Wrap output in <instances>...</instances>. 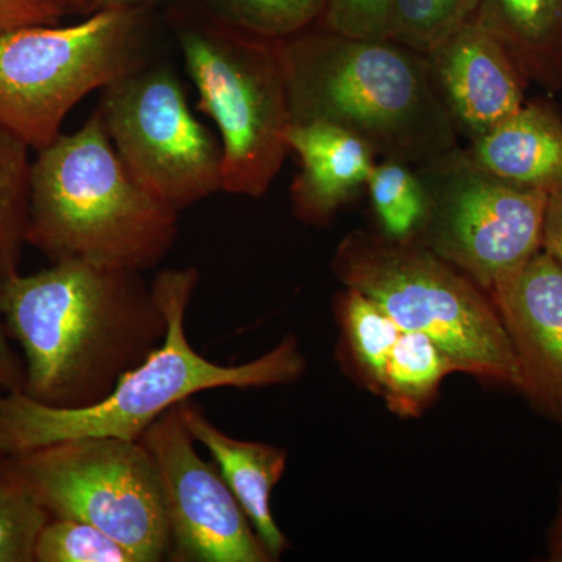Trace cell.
<instances>
[{
  "label": "cell",
  "mask_w": 562,
  "mask_h": 562,
  "mask_svg": "<svg viewBox=\"0 0 562 562\" xmlns=\"http://www.w3.org/2000/svg\"><path fill=\"white\" fill-rule=\"evenodd\" d=\"M0 321L21 349L22 394L58 409L102 402L168 331L144 273L83 261L18 273L0 291Z\"/></svg>",
  "instance_id": "1"
},
{
  "label": "cell",
  "mask_w": 562,
  "mask_h": 562,
  "mask_svg": "<svg viewBox=\"0 0 562 562\" xmlns=\"http://www.w3.org/2000/svg\"><path fill=\"white\" fill-rule=\"evenodd\" d=\"M199 281L201 273L192 266L166 269L155 277L151 288L168 319L165 341L124 373L102 402L90 408L58 409L22 392L0 391V450L18 454L77 438L139 441L162 414L201 392L265 390L302 379L308 362L294 335L268 353L236 366L217 364L192 349L187 314Z\"/></svg>",
  "instance_id": "2"
},
{
  "label": "cell",
  "mask_w": 562,
  "mask_h": 562,
  "mask_svg": "<svg viewBox=\"0 0 562 562\" xmlns=\"http://www.w3.org/2000/svg\"><path fill=\"white\" fill-rule=\"evenodd\" d=\"M281 49L292 122H330L376 157L414 168L460 147L422 52L317 24L281 41Z\"/></svg>",
  "instance_id": "3"
},
{
  "label": "cell",
  "mask_w": 562,
  "mask_h": 562,
  "mask_svg": "<svg viewBox=\"0 0 562 562\" xmlns=\"http://www.w3.org/2000/svg\"><path fill=\"white\" fill-rule=\"evenodd\" d=\"M179 217L128 171L99 106L79 131L36 151L27 244L50 262L151 271L176 246Z\"/></svg>",
  "instance_id": "4"
},
{
  "label": "cell",
  "mask_w": 562,
  "mask_h": 562,
  "mask_svg": "<svg viewBox=\"0 0 562 562\" xmlns=\"http://www.w3.org/2000/svg\"><path fill=\"white\" fill-rule=\"evenodd\" d=\"M198 110L216 125L222 191L262 198L290 154V99L281 41L225 24L198 2L169 11Z\"/></svg>",
  "instance_id": "5"
},
{
  "label": "cell",
  "mask_w": 562,
  "mask_h": 562,
  "mask_svg": "<svg viewBox=\"0 0 562 562\" xmlns=\"http://www.w3.org/2000/svg\"><path fill=\"white\" fill-rule=\"evenodd\" d=\"M331 269L344 288L379 303L403 330L428 336L458 372L519 390L512 339L490 294L424 244L351 232Z\"/></svg>",
  "instance_id": "6"
},
{
  "label": "cell",
  "mask_w": 562,
  "mask_h": 562,
  "mask_svg": "<svg viewBox=\"0 0 562 562\" xmlns=\"http://www.w3.org/2000/svg\"><path fill=\"white\" fill-rule=\"evenodd\" d=\"M149 13L102 9L0 36V124L32 150L49 146L81 99L149 60Z\"/></svg>",
  "instance_id": "7"
},
{
  "label": "cell",
  "mask_w": 562,
  "mask_h": 562,
  "mask_svg": "<svg viewBox=\"0 0 562 562\" xmlns=\"http://www.w3.org/2000/svg\"><path fill=\"white\" fill-rule=\"evenodd\" d=\"M52 519L101 528L138 562L168 560V517L157 468L139 441L77 438L13 454Z\"/></svg>",
  "instance_id": "8"
},
{
  "label": "cell",
  "mask_w": 562,
  "mask_h": 562,
  "mask_svg": "<svg viewBox=\"0 0 562 562\" xmlns=\"http://www.w3.org/2000/svg\"><path fill=\"white\" fill-rule=\"evenodd\" d=\"M102 91L111 143L144 190L177 213L222 191L221 139L171 66L147 60Z\"/></svg>",
  "instance_id": "9"
},
{
  "label": "cell",
  "mask_w": 562,
  "mask_h": 562,
  "mask_svg": "<svg viewBox=\"0 0 562 562\" xmlns=\"http://www.w3.org/2000/svg\"><path fill=\"white\" fill-rule=\"evenodd\" d=\"M416 169L431 201L419 243L482 290L542 250L546 192L482 171L461 147Z\"/></svg>",
  "instance_id": "10"
},
{
  "label": "cell",
  "mask_w": 562,
  "mask_h": 562,
  "mask_svg": "<svg viewBox=\"0 0 562 562\" xmlns=\"http://www.w3.org/2000/svg\"><path fill=\"white\" fill-rule=\"evenodd\" d=\"M139 442L160 479L173 562H272L216 462L195 449L181 403L151 424Z\"/></svg>",
  "instance_id": "11"
},
{
  "label": "cell",
  "mask_w": 562,
  "mask_h": 562,
  "mask_svg": "<svg viewBox=\"0 0 562 562\" xmlns=\"http://www.w3.org/2000/svg\"><path fill=\"white\" fill-rule=\"evenodd\" d=\"M512 339L519 390L562 424V265L549 251L503 276L487 292Z\"/></svg>",
  "instance_id": "12"
},
{
  "label": "cell",
  "mask_w": 562,
  "mask_h": 562,
  "mask_svg": "<svg viewBox=\"0 0 562 562\" xmlns=\"http://www.w3.org/2000/svg\"><path fill=\"white\" fill-rule=\"evenodd\" d=\"M432 87L458 135H486L527 101L528 80L512 55L471 20L425 54Z\"/></svg>",
  "instance_id": "13"
},
{
  "label": "cell",
  "mask_w": 562,
  "mask_h": 562,
  "mask_svg": "<svg viewBox=\"0 0 562 562\" xmlns=\"http://www.w3.org/2000/svg\"><path fill=\"white\" fill-rule=\"evenodd\" d=\"M288 147L301 160L291 184L295 217L316 227L360 194L375 166L369 144L330 122H291Z\"/></svg>",
  "instance_id": "14"
},
{
  "label": "cell",
  "mask_w": 562,
  "mask_h": 562,
  "mask_svg": "<svg viewBox=\"0 0 562 562\" xmlns=\"http://www.w3.org/2000/svg\"><path fill=\"white\" fill-rule=\"evenodd\" d=\"M184 424L195 442L209 450L225 482L273 561H279L290 542L272 514V492L288 468V452L272 443L244 441L217 428L198 402H181Z\"/></svg>",
  "instance_id": "15"
},
{
  "label": "cell",
  "mask_w": 562,
  "mask_h": 562,
  "mask_svg": "<svg viewBox=\"0 0 562 562\" xmlns=\"http://www.w3.org/2000/svg\"><path fill=\"white\" fill-rule=\"evenodd\" d=\"M462 150L476 168L509 183L546 194L562 188V116L549 99L525 101Z\"/></svg>",
  "instance_id": "16"
},
{
  "label": "cell",
  "mask_w": 562,
  "mask_h": 562,
  "mask_svg": "<svg viewBox=\"0 0 562 562\" xmlns=\"http://www.w3.org/2000/svg\"><path fill=\"white\" fill-rule=\"evenodd\" d=\"M473 20L501 41L528 83L562 90V0H476Z\"/></svg>",
  "instance_id": "17"
},
{
  "label": "cell",
  "mask_w": 562,
  "mask_h": 562,
  "mask_svg": "<svg viewBox=\"0 0 562 562\" xmlns=\"http://www.w3.org/2000/svg\"><path fill=\"white\" fill-rule=\"evenodd\" d=\"M333 313L339 364L366 391L380 395L384 369L403 328L379 303L351 288L336 292Z\"/></svg>",
  "instance_id": "18"
},
{
  "label": "cell",
  "mask_w": 562,
  "mask_h": 562,
  "mask_svg": "<svg viewBox=\"0 0 562 562\" xmlns=\"http://www.w3.org/2000/svg\"><path fill=\"white\" fill-rule=\"evenodd\" d=\"M458 372L428 336L403 330L384 369L379 397L402 419H416L438 398L443 380Z\"/></svg>",
  "instance_id": "19"
},
{
  "label": "cell",
  "mask_w": 562,
  "mask_h": 562,
  "mask_svg": "<svg viewBox=\"0 0 562 562\" xmlns=\"http://www.w3.org/2000/svg\"><path fill=\"white\" fill-rule=\"evenodd\" d=\"M31 147L0 124V291L18 273L31 225Z\"/></svg>",
  "instance_id": "20"
},
{
  "label": "cell",
  "mask_w": 562,
  "mask_h": 562,
  "mask_svg": "<svg viewBox=\"0 0 562 562\" xmlns=\"http://www.w3.org/2000/svg\"><path fill=\"white\" fill-rule=\"evenodd\" d=\"M366 190L376 232L395 241H419L430 220L431 201L427 184L414 166L383 158L373 166Z\"/></svg>",
  "instance_id": "21"
},
{
  "label": "cell",
  "mask_w": 562,
  "mask_h": 562,
  "mask_svg": "<svg viewBox=\"0 0 562 562\" xmlns=\"http://www.w3.org/2000/svg\"><path fill=\"white\" fill-rule=\"evenodd\" d=\"M50 519L13 454L0 450V562H35L36 539Z\"/></svg>",
  "instance_id": "22"
},
{
  "label": "cell",
  "mask_w": 562,
  "mask_h": 562,
  "mask_svg": "<svg viewBox=\"0 0 562 562\" xmlns=\"http://www.w3.org/2000/svg\"><path fill=\"white\" fill-rule=\"evenodd\" d=\"M233 27L284 40L319 24L327 0H195Z\"/></svg>",
  "instance_id": "23"
},
{
  "label": "cell",
  "mask_w": 562,
  "mask_h": 562,
  "mask_svg": "<svg viewBox=\"0 0 562 562\" xmlns=\"http://www.w3.org/2000/svg\"><path fill=\"white\" fill-rule=\"evenodd\" d=\"M35 562H138L131 550L94 525L50 519L41 530Z\"/></svg>",
  "instance_id": "24"
},
{
  "label": "cell",
  "mask_w": 562,
  "mask_h": 562,
  "mask_svg": "<svg viewBox=\"0 0 562 562\" xmlns=\"http://www.w3.org/2000/svg\"><path fill=\"white\" fill-rule=\"evenodd\" d=\"M476 0H394L392 40L427 54L428 50L473 20Z\"/></svg>",
  "instance_id": "25"
},
{
  "label": "cell",
  "mask_w": 562,
  "mask_h": 562,
  "mask_svg": "<svg viewBox=\"0 0 562 562\" xmlns=\"http://www.w3.org/2000/svg\"><path fill=\"white\" fill-rule=\"evenodd\" d=\"M362 40H392L394 0H327L319 24Z\"/></svg>",
  "instance_id": "26"
},
{
  "label": "cell",
  "mask_w": 562,
  "mask_h": 562,
  "mask_svg": "<svg viewBox=\"0 0 562 562\" xmlns=\"http://www.w3.org/2000/svg\"><path fill=\"white\" fill-rule=\"evenodd\" d=\"M66 14L60 0H0V36L33 25H58Z\"/></svg>",
  "instance_id": "27"
},
{
  "label": "cell",
  "mask_w": 562,
  "mask_h": 562,
  "mask_svg": "<svg viewBox=\"0 0 562 562\" xmlns=\"http://www.w3.org/2000/svg\"><path fill=\"white\" fill-rule=\"evenodd\" d=\"M25 369L20 351L11 346V339L0 321V391H24Z\"/></svg>",
  "instance_id": "28"
},
{
  "label": "cell",
  "mask_w": 562,
  "mask_h": 562,
  "mask_svg": "<svg viewBox=\"0 0 562 562\" xmlns=\"http://www.w3.org/2000/svg\"><path fill=\"white\" fill-rule=\"evenodd\" d=\"M542 249L562 265V188L547 199Z\"/></svg>",
  "instance_id": "29"
},
{
  "label": "cell",
  "mask_w": 562,
  "mask_h": 562,
  "mask_svg": "<svg viewBox=\"0 0 562 562\" xmlns=\"http://www.w3.org/2000/svg\"><path fill=\"white\" fill-rule=\"evenodd\" d=\"M166 0H99L98 10H146L150 11Z\"/></svg>",
  "instance_id": "30"
},
{
  "label": "cell",
  "mask_w": 562,
  "mask_h": 562,
  "mask_svg": "<svg viewBox=\"0 0 562 562\" xmlns=\"http://www.w3.org/2000/svg\"><path fill=\"white\" fill-rule=\"evenodd\" d=\"M549 560L562 562V492L560 509H558L557 519H554L549 539Z\"/></svg>",
  "instance_id": "31"
},
{
  "label": "cell",
  "mask_w": 562,
  "mask_h": 562,
  "mask_svg": "<svg viewBox=\"0 0 562 562\" xmlns=\"http://www.w3.org/2000/svg\"><path fill=\"white\" fill-rule=\"evenodd\" d=\"M69 13L80 14V16H90L98 11L99 0H60Z\"/></svg>",
  "instance_id": "32"
}]
</instances>
